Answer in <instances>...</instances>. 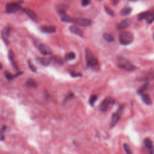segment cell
<instances>
[{
    "label": "cell",
    "instance_id": "6da1fadb",
    "mask_svg": "<svg viewBox=\"0 0 154 154\" xmlns=\"http://www.w3.org/2000/svg\"><path fill=\"white\" fill-rule=\"evenodd\" d=\"M85 57L87 67L94 70H97L99 68L98 60L95 57L94 54L88 49L85 50Z\"/></svg>",
    "mask_w": 154,
    "mask_h": 154
},
{
    "label": "cell",
    "instance_id": "7a4b0ae2",
    "mask_svg": "<svg viewBox=\"0 0 154 154\" xmlns=\"http://www.w3.org/2000/svg\"><path fill=\"white\" fill-rule=\"evenodd\" d=\"M117 63L118 66L123 70L126 71H133L135 69V67L130 61L123 57H119L117 59Z\"/></svg>",
    "mask_w": 154,
    "mask_h": 154
},
{
    "label": "cell",
    "instance_id": "3957f363",
    "mask_svg": "<svg viewBox=\"0 0 154 154\" xmlns=\"http://www.w3.org/2000/svg\"><path fill=\"white\" fill-rule=\"evenodd\" d=\"M119 40L122 45L126 46L134 41V35L129 31H123L119 34Z\"/></svg>",
    "mask_w": 154,
    "mask_h": 154
},
{
    "label": "cell",
    "instance_id": "277c9868",
    "mask_svg": "<svg viewBox=\"0 0 154 154\" xmlns=\"http://www.w3.org/2000/svg\"><path fill=\"white\" fill-rule=\"evenodd\" d=\"M123 110V106H120L119 109L112 114L111 116V120L110 123V128H114L119 122L120 120L122 112Z\"/></svg>",
    "mask_w": 154,
    "mask_h": 154
},
{
    "label": "cell",
    "instance_id": "5b68a950",
    "mask_svg": "<svg viewBox=\"0 0 154 154\" xmlns=\"http://www.w3.org/2000/svg\"><path fill=\"white\" fill-rule=\"evenodd\" d=\"M114 103H115V100L112 97H106L101 102L99 108L100 111L102 112H105L106 111H107L109 106L114 104Z\"/></svg>",
    "mask_w": 154,
    "mask_h": 154
},
{
    "label": "cell",
    "instance_id": "8992f818",
    "mask_svg": "<svg viewBox=\"0 0 154 154\" xmlns=\"http://www.w3.org/2000/svg\"><path fill=\"white\" fill-rule=\"evenodd\" d=\"M21 9V5L19 3L10 2L5 5V12L8 14H13L16 13Z\"/></svg>",
    "mask_w": 154,
    "mask_h": 154
},
{
    "label": "cell",
    "instance_id": "52a82bcc",
    "mask_svg": "<svg viewBox=\"0 0 154 154\" xmlns=\"http://www.w3.org/2000/svg\"><path fill=\"white\" fill-rule=\"evenodd\" d=\"M72 22L81 26H88L92 23V21L90 19L82 17L73 18L72 19Z\"/></svg>",
    "mask_w": 154,
    "mask_h": 154
},
{
    "label": "cell",
    "instance_id": "ba28073f",
    "mask_svg": "<svg viewBox=\"0 0 154 154\" xmlns=\"http://www.w3.org/2000/svg\"><path fill=\"white\" fill-rule=\"evenodd\" d=\"M10 31H11V26L8 25L2 29L1 32L2 38L4 42L7 45L8 44V37L10 35Z\"/></svg>",
    "mask_w": 154,
    "mask_h": 154
},
{
    "label": "cell",
    "instance_id": "9c48e42d",
    "mask_svg": "<svg viewBox=\"0 0 154 154\" xmlns=\"http://www.w3.org/2000/svg\"><path fill=\"white\" fill-rule=\"evenodd\" d=\"M58 12L61 17V20L64 22H72V19L70 17V16L66 13V10L63 7L61 8H59L58 10Z\"/></svg>",
    "mask_w": 154,
    "mask_h": 154
},
{
    "label": "cell",
    "instance_id": "30bf717a",
    "mask_svg": "<svg viewBox=\"0 0 154 154\" xmlns=\"http://www.w3.org/2000/svg\"><path fill=\"white\" fill-rule=\"evenodd\" d=\"M38 50L40 52V53L42 54H43V55H51L52 53V51L51 48L46 45L39 44L38 45Z\"/></svg>",
    "mask_w": 154,
    "mask_h": 154
},
{
    "label": "cell",
    "instance_id": "8fae6325",
    "mask_svg": "<svg viewBox=\"0 0 154 154\" xmlns=\"http://www.w3.org/2000/svg\"><path fill=\"white\" fill-rule=\"evenodd\" d=\"M132 23V21L130 19H125L122 20L117 26V28L119 29H124L129 27Z\"/></svg>",
    "mask_w": 154,
    "mask_h": 154
},
{
    "label": "cell",
    "instance_id": "7c38bea8",
    "mask_svg": "<svg viewBox=\"0 0 154 154\" xmlns=\"http://www.w3.org/2000/svg\"><path fill=\"white\" fill-rule=\"evenodd\" d=\"M40 30L44 33L53 34L56 32V28L54 26H42L40 28Z\"/></svg>",
    "mask_w": 154,
    "mask_h": 154
},
{
    "label": "cell",
    "instance_id": "4fadbf2b",
    "mask_svg": "<svg viewBox=\"0 0 154 154\" xmlns=\"http://www.w3.org/2000/svg\"><path fill=\"white\" fill-rule=\"evenodd\" d=\"M69 29L72 33H73L81 37H83V32L77 26L75 25H72L70 26Z\"/></svg>",
    "mask_w": 154,
    "mask_h": 154
},
{
    "label": "cell",
    "instance_id": "5bb4252c",
    "mask_svg": "<svg viewBox=\"0 0 154 154\" xmlns=\"http://www.w3.org/2000/svg\"><path fill=\"white\" fill-rule=\"evenodd\" d=\"M23 12L32 20L34 21H36L37 20V16L35 14V13L32 11L31 9L28 8H25L23 10Z\"/></svg>",
    "mask_w": 154,
    "mask_h": 154
},
{
    "label": "cell",
    "instance_id": "9a60e30c",
    "mask_svg": "<svg viewBox=\"0 0 154 154\" xmlns=\"http://www.w3.org/2000/svg\"><path fill=\"white\" fill-rule=\"evenodd\" d=\"M140 81H148L150 80H154V72H148L143 75H142L140 78Z\"/></svg>",
    "mask_w": 154,
    "mask_h": 154
},
{
    "label": "cell",
    "instance_id": "2e32d148",
    "mask_svg": "<svg viewBox=\"0 0 154 154\" xmlns=\"http://www.w3.org/2000/svg\"><path fill=\"white\" fill-rule=\"evenodd\" d=\"M36 61L37 63L44 66H49L52 61L51 58H37Z\"/></svg>",
    "mask_w": 154,
    "mask_h": 154
},
{
    "label": "cell",
    "instance_id": "e0dca14e",
    "mask_svg": "<svg viewBox=\"0 0 154 154\" xmlns=\"http://www.w3.org/2000/svg\"><path fill=\"white\" fill-rule=\"evenodd\" d=\"M8 58L11 62V63L12 64V65L13 66V67L16 69H18V66H17V63H16L15 60H14V54H13V52L11 50H10L8 51Z\"/></svg>",
    "mask_w": 154,
    "mask_h": 154
},
{
    "label": "cell",
    "instance_id": "ac0fdd59",
    "mask_svg": "<svg viewBox=\"0 0 154 154\" xmlns=\"http://www.w3.org/2000/svg\"><path fill=\"white\" fill-rule=\"evenodd\" d=\"M141 99L143 102L147 105H150L152 104L151 99L150 96L146 93H143L141 94Z\"/></svg>",
    "mask_w": 154,
    "mask_h": 154
},
{
    "label": "cell",
    "instance_id": "d6986e66",
    "mask_svg": "<svg viewBox=\"0 0 154 154\" xmlns=\"http://www.w3.org/2000/svg\"><path fill=\"white\" fill-rule=\"evenodd\" d=\"M146 20L149 24L152 23L154 21V9L149 11V13L146 19Z\"/></svg>",
    "mask_w": 154,
    "mask_h": 154
},
{
    "label": "cell",
    "instance_id": "ffe728a7",
    "mask_svg": "<svg viewBox=\"0 0 154 154\" xmlns=\"http://www.w3.org/2000/svg\"><path fill=\"white\" fill-rule=\"evenodd\" d=\"M143 143H144V145L146 147V148H147L149 150H150V149H152L153 147V142L150 138H145L143 140Z\"/></svg>",
    "mask_w": 154,
    "mask_h": 154
},
{
    "label": "cell",
    "instance_id": "44dd1931",
    "mask_svg": "<svg viewBox=\"0 0 154 154\" xmlns=\"http://www.w3.org/2000/svg\"><path fill=\"white\" fill-rule=\"evenodd\" d=\"M22 73L23 72H19V73H16L15 75H12L11 73H8V72H5V78H7V80L10 81V80H12L13 78H15L17 77L18 76L20 75L21 74H22Z\"/></svg>",
    "mask_w": 154,
    "mask_h": 154
},
{
    "label": "cell",
    "instance_id": "7402d4cb",
    "mask_svg": "<svg viewBox=\"0 0 154 154\" xmlns=\"http://www.w3.org/2000/svg\"><path fill=\"white\" fill-rule=\"evenodd\" d=\"M132 12V8L129 7H125L123 8L120 11V14L122 16L129 15Z\"/></svg>",
    "mask_w": 154,
    "mask_h": 154
},
{
    "label": "cell",
    "instance_id": "603a6c76",
    "mask_svg": "<svg viewBox=\"0 0 154 154\" xmlns=\"http://www.w3.org/2000/svg\"><path fill=\"white\" fill-rule=\"evenodd\" d=\"M149 84V83L148 82H145L143 85H142L138 89V91H137L138 93V94H143L144 92V91L147 90V88H148Z\"/></svg>",
    "mask_w": 154,
    "mask_h": 154
},
{
    "label": "cell",
    "instance_id": "cb8c5ba5",
    "mask_svg": "<svg viewBox=\"0 0 154 154\" xmlns=\"http://www.w3.org/2000/svg\"><path fill=\"white\" fill-rule=\"evenodd\" d=\"M103 38L107 42H112L114 40V37L110 34H108V33H105L103 34Z\"/></svg>",
    "mask_w": 154,
    "mask_h": 154
},
{
    "label": "cell",
    "instance_id": "d4e9b609",
    "mask_svg": "<svg viewBox=\"0 0 154 154\" xmlns=\"http://www.w3.org/2000/svg\"><path fill=\"white\" fill-rule=\"evenodd\" d=\"M51 58H52V61L55 62L57 64H63V60L60 56L54 55Z\"/></svg>",
    "mask_w": 154,
    "mask_h": 154
},
{
    "label": "cell",
    "instance_id": "484cf974",
    "mask_svg": "<svg viewBox=\"0 0 154 154\" xmlns=\"http://www.w3.org/2000/svg\"><path fill=\"white\" fill-rule=\"evenodd\" d=\"M76 58V55L74 52H70L69 53H67L65 55V59L67 61H70V60H73L74 59H75Z\"/></svg>",
    "mask_w": 154,
    "mask_h": 154
},
{
    "label": "cell",
    "instance_id": "4316f807",
    "mask_svg": "<svg viewBox=\"0 0 154 154\" xmlns=\"http://www.w3.org/2000/svg\"><path fill=\"white\" fill-rule=\"evenodd\" d=\"M148 13H149V11H143V12H141L138 15V20H144V19H146L147 15H148Z\"/></svg>",
    "mask_w": 154,
    "mask_h": 154
},
{
    "label": "cell",
    "instance_id": "83f0119b",
    "mask_svg": "<svg viewBox=\"0 0 154 154\" xmlns=\"http://www.w3.org/2000/svg\"><path fill=\"white\" fill-rule=\"evenodd\" d=\"M26 85L28 87H35L37 86V83L33 79L30 78V79H27V81L26 82Z\"/></svg>",
    "mask_w": 154,
    "mask_h": 154
},
{
    "label": "cell",
    "instance_id": "f1b7e54d",
    "mask_svg": "<svg viewBox=\"0 0 154 154\" xmlns=\"http://www.w3.org/2000/svg\"><path fill=\"white\" fill-rule=\"evenodd\" d=\"M104 10H105V11L109 16H114V12L109 8L108 7V6H104Z\"/></svg>",
    "mask_w": 154,
    "mask_h": 154
},
{
    "label": "cell",
    "instance_id": "f546056e",
    "mask_svg": "<svg viewBox=\"0 0 154 154\" xmlns=\"http://www.w3.org/2000/svg\"><path fill=\"white\" fill-rule=\"evenodd\" d=\"M123 149L125 151V152L127 153V154H132V150L130 147V146L126 144V143H125L123 144Z\"/></svg>",
    "mask_w": 154,
    "mask_h": 154
},
{
    "label": "cell",
    "instance_id": "4dcf8cb0",
    "mask_svg": "<svg viewBox=\"0 0 154 154\" xmlns=\"http://www.w3.org/2000/svg\"><path fill=\"white\" fill-rule=\"evenodd\" d=\"M73 93H69L67 94V96L64 97V100H63V103H66V102H69L70 100H71L73 97Z\"/></svg>",
    "mask_w": 154,
    "mask_h": 154
},
{
    "label": "cell",
    "instance_id": "1f68e13d",
    "mask_svg": "<svg viewBox=\"0 0 154 154\" xmlns=\"http://www.w3.org/2000/svg\"><path fill=\"white\" fill-rule=\"evenodd\" d=\"M97 100V96L96 95H91L90 97V99H89V103L91 105H93L94 102L96 101Z\"/></svg>",
    "mask_w": 154,
    "mask_h": 154
},
{
    "label": "cell",
    "instance_id": "d6a6232c",
    "mask_svg": "<svg viewBox=\"0 0 154 154\" xmlns=\"http://www.w3.org/2000/svg\"><path fill=\"white\" fill-rule=\"evenodd\" d=\"M28 67L29 68V69H30L32 72H36V70H37V69H36L35 67L32 64L31 60H28Z\"/></svg>",
    "mask_w": 154,
    "mask_h": 154
},
{
    "label": "cell",
    "instance_id": "836d02e7",
    "mask_svg": "<svg viewBox=\"0 0 154 154\" xmlns=\"http://www.w3.org/2000/svg\"><path fill=\"white\" fill-rule=\"evenodd\" d=\"M70 75L73 77H79V76H81L82 75V73H81L79 72H74V71L71 72Z\"/></svg>",
    "mask_w": 154,
    "mask_h": 154
},
{
    "label": "cell",
    "instance_id": "e575fe53",
    "mask_svg": "<svg viewBox=\"0 0 154 154\" xmlns=\"http://www.w3.org/2000/svg\"><path fill=\"white\" fill-rule=\"evenodd\" d=\"M91 3L90 0H81V5L83 7H86Z\"/></svg>",
    "mask_w": 154,
    "mask_h": 154
},
{
    "label": "cell",
    "instance_id": "d590c367",
    "mask_svg": "<svg viewBox=\"0 0 154 154\" xmlns=\"http://www.w3.org/2000/svg\"><path fill=\"white\" fill-rule=\"evenodd\" d=\"M150 152H149V153L150 154H154V147H153L152 149H150Z\"/></svg>",
    "mask_w": 154,
    "mask_h": 154
},
{
    "label": "cell",
    "instance_id": "8d00e7d4",
    "mask_svg": "<svg viewBox=\"0 0 154 154\" xmlns=\"http://www.w3.org/2000/svg\"><path fill=\"white\" fill-rule=\"evenodd\" d=\"M119 1H120V0H113V4H114V5H116L117 4H118V3L119 2Z\"/></svg>",
    "mask_w": 154,
    "mask_h": 154
},
{
    "label": "cell",
    "instance_id": "74e56055",
    "mask_svg": "<svg viewBox=\"0 0 154 154\" xmlns=\"http://www.w3.org/2000/svg\"><path fill=\"white\" fill-rule=\"evenodd\" d=\"M137 1L138 0H129V1H131V2H137Z\"/></svg>",
    "mask_w": 154,
    "mask_h": 154
},
{
    "label": "cell",
    "instance_id": "f35d334b",
    "mask_svg": "<svg viewBox=\"0 0 154 154\" xmlns=\"http://www.w3.org/2000/svg\"><path fill=\"white\" fill-rule=\"evenodd\" d=\"M152 37H153V40H154V34H153V36H152Z\"/></svg>",
    "mask_w": 154,
    "mask_h": 154
},
{
    "label": "cell",
    "instance_id": "ab89813d",
    "mask_svg": "<svg viewBox=\"0 0 154 154\" xmlns=\"http://www.w3.org/2000/svg\"><path fill=\"white\" fill-rule=\"evenodd\" d=\"M97 1H101V0H97Z\"/></svg>",
    "mask_w": 154,
    "mask_h": 154
}]
</instances>
